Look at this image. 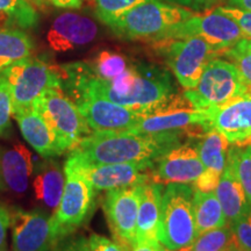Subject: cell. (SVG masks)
<instances>
[{"label":"cell","instance_id":"cell-1","mask_svg":"<svg viewBox=\"0 0 251 251\" xmlns=\"http://www.w3.org/2000/svg\"><path fill=\"white\" fill-rule=\"evenodd\" d=\"M184 131L137 134L131 131L92 133L70 150L68 159L86 164L156 162L180 144Z\"/></svg>","mask_w":251,"mask_h":251},{"label":"cell","instance_id":"cell-2","mask_svg":"<svg viewBox=\"0 0 251 251\" xmlns=\"http://www.w3.org/2000/svg\"><path fill=\"white\" fill-rule=\"evenodd\" d=\"M192 11L161 0H149L135 6L106 25L115 35L124 40L164 42L172 30L192 17Z\"/></svg>","mask_w":251,"mask_h":251},{"label":"cell","instance_id":"cell-3","mask_svg":"<svg viewBox=\"0 0 251 251\" xmlns=\"http://www.w3.org/2000/svg\"><path fill=\"white\" fill-rule=\"evenodd\" d=\"M193 187L168 184L163 190L158 240L169 251H181L198 236L193 214Z\"/></svg>","mask_w":251,"mask_h":251},{"label":"cell","instance_id":"cell-4","mask_svg":"<svg viewBox=\"0 0 251 251\" xmlns=\"http://www.w3.org/2000/svg\"><path fill=\"white\" fill-rule=\"evenodd\" d=\"M33 106L54 133L63 152L70 151L84 137L92 134L76 103L61 86L46 90Z\"/></svg>","mask_w":251,"mask_h":251},{"label":"cell","instance_id":"cell-5","mask_svg":"<svg viewBox=\"0 0 251 251\" xmlns=\"http://www.w3.org/2000/svg\"><path fill=\"white\" fill-rule=\"evenodd\" d=\"M0 75L11 92L13 112L31 107L41 94L50 87H62L59 68L40 57L28 56L9 65Z\"/></svg>","mask_w":251,"mask_h":251},{"label":"cell","instance_id":"cell-6","mask_svg":"<svg viewBox=\"0 0 251 251\" xmlns=\"http://www.w3.org/2000/svg\"><path fill=\"white\" fill-rule=\"evenodd\" d=\"M248 92L249 89L236 65L216 57L206 65L197 86L185 91L184 97L193 108L207 111Z\"/></svg>","mask_w":251,"mask_h":251},{"label":"cell","instance_id":"cell-7","mask_svg":"<svg viewBox=\"0 0 251 251\" xmlns=\"http://www.w3.org/2000/svg\"><path fill=\"white\" fill-rule=\"evenodd\" d=\"M163 55L174 75L185 90L197 86L206 65L224 51L200 37L168 40L161 42Z\"/></svg>","mask_w":251,"mask_h":251},{"label":"cell","instance_id":"cell-8","mask_svg":"<svg viewBox=\"0 0 251 251\" xmlns=\"http://www.w3.org/2000/svg\"><path fill=\"white\" fill-rule=\"evenodd\" d=\"M64 191L51 216V225L59 243L72 235L89 220L94 207L96 190L86 179L65 171Z\"/></svg>","mask_w":251,"mask_h":251},{"label":"cell","instance_id":"cell-9","mask_svg":"<svg viewBox=\"0 0 251 251\" xmlns=\"http://www.w3.org/2000/svg\"><path fill=\"white\" fill-rule=\"evenodd\" d=\"M155 162L86 164L67 159L64 171L76 174L92 185L96 191H109L146 184L151 180Z\"/></svg>","mask_w":251,"mask_h":251},{"label":"cell","instance_id":"cell-10","mask_svg":"<svg viewBox=\"0 0 251 251\" xmlns=\"http://www.w3.org/2000/svg\"><path fill=\"white\" fill-rule=\"evenodd\" d=\"M191 127H201L203 131L211 129L208 112L193 108L184 96H175L161 107L143 114L130 131L137 134L185 133Z\"/></svg>","mask_w":251,"mask_h":251},{"label":"cell","instance_id":"cell-11","mask_svg":"<svg viewBox=\"0 0 251 251\" xmlns=\"http://www.w3.org/2000/svg\"><path fill=\"white\" fill-rule=\"evenodd\" d=\"M142 185L109 190L103 200V212L113 237L126 251H129L136 244V224Z\"/></svg>","mask_w":251,"mask_h":251},{"label":"cell","instance_id":"cell-12","mask_svg":"<svg viewBox=\"0 0 251 251\" xmlns=\"http://www.w3.org/2000/svg\"><path fill=\"white\" fill-rule=\"evenodd\" d=\"M135 68L134 89L119 101V105L146 114L174 98L175 89L168 71L146 63H136Z\"/></svg>","mask_w":251,"mask_h":251},{"label":"cell","instance_id":"cell-13","mask_svg":"<svg viewBox=\"0 0 251 251\" xmlns=\"http://www.w3.org/2000/svg\"><path fill=\"white\" fill-rule=\"evenodd\" d=\"M12 251H55L59 244L51 216L41 208L11 209Z\"/></svg>","mask_w":251,"mask_h":251},{"label":"cell","instance_id":"cell-14","mask_svg":"<svg viewBox=\"0 0 251 251\" xmlns=\"http://www.w3.org/2000/svg\"><path fill=\"white\" fill-rule=\"evenodd\" d=\"M185 37H200L224 52L246 39L235 21L215 9L206 14L194 13L188 20L176 26L169 40Z\"/></svg>","mask_w":251,"mask_h":251},{"label":"cell","instance_id":"cell-15","mask_svg":"<svg viewBox=\"0 0 251 251\" xmlns=\"http://www.w3.org/2000/svg\"><path fill=\"white\" fill-rule=\"evenodd\" d=\"M205 170L198 140L180 143L155 162L151 180L158 184H192Z\"/></svg>","mask_w":251,"mask_h":251},{"label":"cell","instance_id":"cell-16","mask_svg":"<svg viewBox=\"0 0 251 251\" xmlns=\"http://www.w3.org/2000/svg\"><path fill=\"white\" fill-rule=\"evenodd\" d=\"M74 102L92 133L130 131L143 117L142 113L98 97H83Z\"/></svg>","mask_w":251,"mask_h":251},{"label":"cell","instance_id":"cell-17","mask_svg":"<svg viewBox=\"0 0 251 251\" xmlns=\"http://www.w3.org/2000/svg\"><path fill=\"white\" fill-rule=\"evenodd\" d=\"M211 129L218 130L229 144H251V92L229 100L224 105L207 109Z\"/></svg>","mask_w":251,"mask_h":251},{"label":"cell","instance_id":"cell-18","mask_svg":"<svg viewBox=\"0 0 251 251\" xmlns=\"http://www.w3.org/2000/svg\"><path fill=\"white\" fill-rule=\"evenodd\" d=\"M98 27L84 15L65 12L52 21L47 34L50 48L57 52H67L90 45L96 40Z\"/></svg>","mask_w":251,"mask_h":251},{"label":"cell","instance_id":"cell-19","mask_svg":"<svg viewBox=\"0 0 251 251\" xmlns=\"http://www.w3.org/2000/svg\"><path fill=\"white\" fill-rule=\"evenodd\" d=\"M33 174V159L23 144H0V194L26 192Z\"/></svg>","mask_w":251,"mask_h":251},{"label":"cell","instance_id":"cell-20","mask_svg":"<svg viewBox=\"0 0 251 251\" xmlns=\"http://www.w3.org/2000/svg\"><path fill=\"white\" fill-rule=\"evenodd\" d=\"M13 118L18 122L24 139L42 158L64 153L54 133L34 106L13 112Z\"/></svg>","mask_w":251,"mask_h":251},{"label":"cell","instance_id":"cell-21","mask_svg":"<svg viewBox=\"0 0 251 251\" xmlns=\"http://www.w3.org/2000/svg\"><path fill=\"white\" fill-rule=\"evenodd\" d=\"M163 190L162 184L155 181H148L142 185L136 224V243L142 242L162 247L158 240V228Z\"/></svg>","mask_w":251,"mask_h":251},{"label":"cell","instance_id":"cell-22","mask_svg":"<svg viewBox=\"0 0 251 251\" xmlns=\"http://www.w3.org/2000/svg\"><path fill=\"white\" fill-rule=\"evenodd\" d=\"M214 193L221 203L228 224L241 219L251 209L244 188L237 177L233 157L229 152L227 164H226Z\"/></svg>","mask_w":251,"mask_h":251},{"label":"cell","instance_id":"cell-23","mask_svg":"<svg viewBox=\"0 0 251 251\" xmlns=\"http://www.w3.org/2000/svg\"><path fill=\"white\" fill-rule=\"evenodd\" d=\"M65 171L54 157L43 158L36 166V174L33 180V188L36 200L48 208L58 206L64 191Z\"/></svg>","mask_w":251,"mask_h":251},{"label":"cell","instance_id":"cell-24","mask_svg":"<svg viewBox=\"0 0 251 251\" xmlns=\"http://www.w3.org/2000/svg\"><path fill=\"white\" fill-rule=\"evenodd\" d=\"M193 214L198 235L228 224L224 209L214 192L193 188Z\"/></svg>","mask_w":251,"mask_h":251},{"label":"cell","instance_id":"cell-25","mask_svg":"<svg viewBox=\"0 0 251 251\" xmlns=\"http://www.w3.org/2000/svg\"><path fill=\"white\" fill-rule=\"evenodd\" d=\"M229 142L227 139L215 129H209L198 140V151L205 170L222 176L227 164Z\"/></svg>","mask_w":251,"mask_h":251},{"label":"cell","instance_id":"cell-26","mask_svg":"<svg viewBox=\"0 0 251 251\" xmlns=\"http://www.w3.org/2000/svg\"><path fill=\"white\" fill-rule=\"evenodd\" d=\"M33 50V40L23 29H0V74L13 63L30 56Z\"/></svg>","mask_w":251,"mask_h":251},{"label":"cell","instance_id":"cell-27","mask_svg":"<svg viewBox=\"0 0 251 251\" xmlns=\"http://www.w3.org/2000/svg\"><path fill=\"white\" fill-rule=\"evenodd\" d=\"M0 13L7 19L9 26L31 29L39 24L35 8L26 0H0Z\"/></svg>","mask_w":251,"mask_h":251},{"label":"cell","instance_id":"cell-28","mask_svg":"<svg viewBox=\"0 0 251 251\" xmlns=\"http://www.w3.org/2000/svg\"><path fill=\"white\" fill-rule=\"evenodd\" d=\"M86 63L93 76L103 80L113 79L121 75L130 65L124 55L109 50L100 51L93 58V61Z\"/></svg>","mask_w":251,"mask_h":251},{"label":"cell","instance_id":"cell-29","mask_svg":"<svg viewBox=\"0 0 251 251\" xmlns=\"http://www.w3.org/2000/svg\"><path fill=\"white\" fill-rule=\"evenodd\" d=\"M235 243L230 225L212 229L198 235L190 247L181 251H225Z\"/></svg>","mask_w":251,"mask_h":251},{"label":"cell","instance_id":"cell-30","mask_svg":"<svg viewBox=\"0 0 251 251\" xmlns=\"http://www.w3.org/2000/svg\"><path fill=\"white\" fill-rule=\"evenodd\" d=\"M236 169L238 179L244 188L248 202L251 207V144L244 147H233L228 150Z\"/></svg>","mask_w":251,"mask_h":251},{"label":"cell","instance_id":"cell-31","mask_svg":"<svg viewBox=\"0 0 251 251\" xmlns=\"http://www.w3.org/2000/svg\"><path fill=\"white\" fill-rule=\"evenodd\" d=\"M94 13L100 21L107 25L135 6L149 0H93Z\"/></svg>","mask_w":251,"mask_h":251},{"label":"cell","instance_id":"cell-32","mask_svg":"<svg viewBox=\"0 0 251 251\" xmlns=\"http://www.w3.org/2000/svg\"><path fill=\"white\" fill-rule=\"evenodd\" d=\"M13 105H12L11 92L8 85L0 75V139H8L12 136L13 126Z\"/></svg>","mask_w":251,"mask_h":251},{"label":"cell","instance_id":"cell-33","mask_svg":"<svg viewBox=\"0 0 251 251\" xmlns=\"http://www.w3.org/2000/svg\"><path fill=\"white\" fill-rule=\"evenodd\" d=\"M229 225L238 249L251 251V209L242 218Z\"/></svg>","mask_w":251,"mask_h":251},{"label":"cell","instance_id":"cell-34","mask_svg":"<svg viewBox=\"0 0 251 251\" xmlns=\"http://www.w3.org/2000/svg\"><path fill=\"white\" fill-rule=\"evenodd\" d=\"M219 13L227 15L237 24V26L243 31L246 39H251V12L244 9L233 7V6H221L215 9Z\"/></svg>","mask_w":251,"mask_h":251},{"label":"cell","instance_id":"cell-35","mask_svg":"<svg viewBox=\"0 0 251 251\" xmlns=\"http://www.w3.org/2000/svg\"><path fill=\"white\" fill-rule=\"evenodd\" d=\"M224 55L236 65L246 81L249 92H251V54H246V52L237 51L234 48H230L226 50Z\"/></svg>","mask_w":251,"mask_h":251},{"label":"cell","instance_id":"cell-36","mask_svg":"<svg viewBox=\"0 0 251 251\" xmlns=\"http://www.w3.org/2000/svg\"><path fill=\"white\" fill-rule=\"evenodd\" d=\"M89 243L92 251H126L119 243L98 234L91 235Z\"/></svg>","mask_w":251,"mask_h":251},{"label":"cell","instance_id":"cell-37","mask_svg":"<svg viewBox=\"0 0 251 251\" xmlns=\"http://www.w3.org/2000/svg\"><path fill=\"white\" fill-rule=\"evenodd\" d=\"M11 227V209L0 202V251H7V231Z\"/></svg>","mask_w":251,"mask_h":251},{"label":"cell","instance_id":"cell-38","mask_svg":"<svg viewBox=\"0 0 251 251\" xmlns=\"http://www.w3.org/2000/svg\"><path fill=\"white\" fill-rule=\"evenodd\" d=\"M55 251H92L89 243V238L75 237L65 238L56 248Z\"/></svg>","mask_w":251,"mask_h":251},{"label":"cell","instance_id":"cell-39","mask_svg":"<svg viewBox=\"0 0 251 251\" xmlns=\"http://www.w3.org/2000/svg\"><path fill=\"white\" fill-rule=\"evenodd\" d=\"M58 8H80L81 0H47Z\"/></svg>","mask_w":251,"mask_h":251},{"label":"cell","instance_id":"cell-40","mask_svg":"<svg viewBox=\"0 0 251 251\" xmlns=\"http://www.w3.org/2000/svg\"><path fill=\"white\" fill-rule=\"evenodd\" d=\"M233 48L237 51L251 54V39H242L240 42H237Z\"/></svg>","mask_w":251,"mask_h":251},{"label":"cell","instance_id":"cell-41","mask_svg":"<svg viewBox=\"0 0 251 251\" xmlns=\"http://www.w3.org/2000/svg\"><path fill=\"white\" fill-rule=\"evenodd\" d=\"M159 248L161 247L152 246V244H149V243L137 242L136 244H134V246L130 248L129 251H158Z\"/></svg>","mask_w":251,"mask_h":251},{"label":"cell","instance_id":"cell-42","mask_svg":"<svg viewBox=\"0 0 251 251\" xmlns=\"http://www.w3.org/2000/svg\"><path fill=\"white\" fill-rule=\"evenodd\" d=\"M229 6L251 12V0H228Z\"/></svg>","mask_w":251,"mask_h":251},{"label":"cell","instance_id":"cell-43","mask_svg":"<svg viewBox=\"0 0 251 251\" xmlns=\"http://www.w3.org/2000/svg\"><path fill=\"white\" fill-rule=\"evenodd\" d=\"M194 7H209L215 2L220 1V0H192Z\"/></svg>","mask_w":251,"mask_h":251},{"label":"cell","instance_id":"cell-44","mask_svg":"<svg viewBox=\"0 0 251 251\" xmlns=\"http://www.w3.org/2000/svg\"><path fill=\"white\" fill-rule=\"evenodd\" d=\"M164 1H168V4H172V5L193 6L192 0H164Z\"/></svg>","mask_w":251,"mask_h":251},{"label":"cell","instance_id":"cell-45","mask_svg":"<svg viewBox=\"0 0 251 251\" xmlns=\"http://www.w3.org/2000/svg\"><path fill=\"white\" fill-rule=\"evenodd\" d=\"M8 27H9L8 20L4 17V15L0 13V29H2V28H8Z\"/></svg>","mask_w":251,"mask_h":251},{"label":"cell","instance_id":"cell-46","mask_svg":"<svg viewBox=\"0 0 251 251\" xmlns=\"http://www.w3.org/2000/svg\"><path fill=\"white\" fill-rule=\"evenodd\" d=\"M28 1L33 2V4L36 6H41V7H42L43 4H45V0H28Z\"/></svg>","mask_w":251,"mask_h":251},{"label":"cell","instance_id":"cell-47","mask_svg":"<svg viewBox=\"0 0 251 251\" xmlns=\"http://www.w3.org/2000/svg\"><path fill=\"white\" fill-rule=\"evenodd\" d=\"M237 250H238V248H237V246H236V243H234L233 246L229 247L228 249H226L225 251H237Z\"/></svg>","mask_w":251,"mask_h":251},{"label":"cell","instance_id":"cell-48","mask_svg":"<svg viewBox=\"0 0 251 251\" xmlns=\"http://www.w3.org/2000/svg\"><path fill=\"white\" fill-rule=\"evenodd\" d=\"M158 251H169V250H166L165 249V248H163V247H161V248H159V250Z\"/></svg>","mask_w":251,"mask_h":251},{"label":"cell","instance_id":"cell-49","mask_svg":"<svg viewBox=\"0 0 251 251\" xmlns=\"http://www.w3.org/2000/svg\"><path fill=\"white\" fill-rule=\"evenodd\" d=\"M237 251H247V250H243V249H238Z\"/></svg>","mask_w":251,"mask_h":251}]
</instances>
